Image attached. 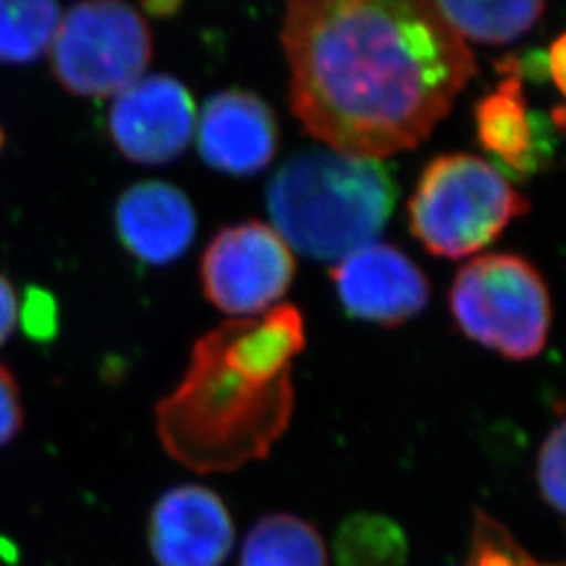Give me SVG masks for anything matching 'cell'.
<instances>
[{"instance_id":"obj_2","label":"cell","mask_w":566,"mask_h":566,"mask_svg":"<svg viewBox=\"0 0 566 566\" xmlns=\"http://www.w3.org/2000/svg\"><path fill=\"white\" fill-rule=\"evenodd\" d=\"M304 344L303 313L292 304L203 334L181 385L156 407L166 453L200 474L266 458L292 420V361Z\"/></svg>"},{"instance_id":"obj_21","label":"cell","mask_w":566,"mask_h":566,"mask_svg":"<svg viewBox=\"0 0 566 566\" xmlns=\"http://www.w3.org/2000/svg\"><path fill=\"white\" fill-rule=\"evenodd\" d=\"M18 322V298L13 285L0 275V344L9 338Z\"/></svg>"},{"instance_id":"obj_16","label":"cell","mask_w":566,"mask_h":566,"mask_svg":"<svg viewBox=\"0 0 566 566\" xmlns=\"http://www.w3.org/2000/svg\"><path fill=\"white\" fill-rule=\"evenodd\" d=\"M334 554L338 566H405L409 547L403 528L382 514H353L344 521Z\"/></svg>"},{"instance_id":"obj_4","label":"cell","mask_w":566,"mask_h":566,"mask_svg":"<svg viewBox=\"0 0 566 566\" xmlns=\"http://www.w3.org/2000/svg\"><path fill=\"white\" fill-rule=\"evenodd\" d=\"M407 210L411 233L430 254L465 259L500 240L531 202L495 164L447 154L426 166Z\"/></svg>"},{"instance_id":"obj_10","label":"cell","mask_w":566,"mask_h":566,"mask_svg":"<svg viewBox=\"0 0 566 566\" xmlns=\"http://www.w3.org/2000/svg\"><path fill=\"white\" fill-rule=\"evenodd\" d=\"M495 70L502 81L474 107L476 137L506 177L525 179L552 163L554 124L549 116L528 109L518 57L507 55L495 63Z\"/></svg>"},{"instance_id":"obj_20","label":"cell","mask_w":566,"mask_h":566,"mask_svg":"<svg viewBox=\"0 0 566 566\" xmlns=\"http://www.w3.org/2000/svg\"><path fill=\"white\" fill-rule=\"evenodd\" d=\"M21 413L20 390L11 374L0 365V447L11 443L20 432Z\"/></svg>"},{"instance_id":"obj_6","label":"cell","mask_w":566,"mask_h":566,"mask_svg":"<svg viewBox=\"0 0 566 566\" xmlns=\"http://www.w3.org/2000/svg\"><path fill=\"white\" fill-rule=\"evenodd\" d=\"M51 61L67 91L116 97L143 78L151 61V32L142 13L124 2H82L61 18Z\"/></svg>"},{"instance_id":"obj_3","label":"cell","mask_w":566,"mask_h":566,"mask_svg":"<svg viewBox=\"0 0 566 566\" xmlns=\"http://www.w3.org/2000/svg\"><path fill=\"white\" fill-rule=\"evenodd\" d=\"M397 185L382 160H364L327 147L294 154L266 187L273 229L304 256L343 261L385 229Z\"/></svg>"},{"instance_id":"obj_23","label":"cell","mask_w":566,"mask_h":566,"mask_svg":"<svg viewBox=\"0 0 566 566\" xmlns=\"http://www.w3.org/2000/svg\"><path fill=\"white\" fill-rule=\"evenodd\" d=\"M531 566H563L560 563H539V560H535Z\"/></svg>"},{"instance_id":"obj_13","label":"cell","mask_w":566,"mask_h":566,"mask_svg":"<svg viewBox=\"0 0 566 566\" xmlns=\"http://www.w3.org/2000/svg\"><path fill=\"white\" fill-rule=\"evenodd\" d=\"M116 229L126 250L154 266L181 259L196 238L198 219L189 198L172 182L143 181L122 193Z\"/></svg>"},{"instance_id":"obj_19","label":"cell","mask_w":566,"mask_h":566,"mask_svg":"<svg viewBox=\"0 0 566 566\" xmlns=\"http://www.w3.org/2000/svg\"><path fill=\"white\" fill-rule=\"evenodd\" d=\"M565 422H558L539 449L537 458V489L547 506L556 514H565Z\"/></svg>"},{"instance_id":"obj_1","label":"cell","mask_w":566,"mask_h":566,"mask_svg":"<svg viewBox=\"0 0 566 566\" xmlns=\"http://www.w3.org/2000/svg\"><path fill=\"white\" fill-rule=\"evenodd\" d=\"M282 44L292 114L327 149L364 160L426 142L476 72L424 0H296Z\"/></svg>"},{"instance_id":"obj_8","label":"cell","mask_w":566,"mask_h":566,"mask_svg":"<svg viewBox=\"0 0 566 566\" xmlns=\"http://www.w3.org/2000/svg\"><path fill=\"white\" fill-rule=\"evenodd\" d=\"M109 133L133 163H172L187 151L196 133V105L187 86L177 78L143 76L114 97Z\"/></svg>"},{"instance_id":"obj_18","label":"cell","mask_w":566,"mask_h":566,"mask_svg":"<svg viewBox=\"0 0 566 566\" xmlns=\"http://www.w3.org/2000/svg\"><path fill=\"white\" fill-rule=\"evenodd\" d=\"M533 563L535 558L506 526L483 510H476L468 566H531Z\"/></svg>"},{"instance_id":"obj_5","label":"cell","mask_w":566,"mask_h":566,"mask_svg":"<svg viewBox=\"0 0 566 566\" xmlns=\"http://www.w3.org/2000/svg\"><path fill=\"white\" fill-rule=\"evenodd\" d=\"M449 306L474 343L514 361L537 357L552 327V298L544 275L518 254H481L458 271Z\"/></svg>"},{"instance_id":"obj_14","label":"cell","mask_w":566,"mask_h":566,"mask_svg":"<svg viewBox=\"0 0 566 566\" xmlns=\"http://www.w3.org/2000/svg\"><path fill=\"white\" fill-rule=\"evenodd\" d=\"M240 566H327L319 531L285 512L266 514L250 528Z\"/></svg>"},{"instance_id":"obj_7","label":"cell","mask_w":566,"mask_h":566,"mask_svg":"<svg viewBox=\"0 0 566 566\" xmlns=\"http://www.w3.org/2000/svg\"><path fill=\"white\" fill-rule=\"evenodd\" d=\"M296 273L290 245L261 221L221 229L202 259L208 301L224 315L254 317L282 301Z\"/></svg>"},{"instance_id":"obj_17","label":"cell","mask_w":566,"mask_h":566,"mask_svg":"<svg viewBox=\"0 0 566 566\" xmlns=\"http://www.w3.org/2000/svg\"><path fill=\"white\" fill-rule=\"evenodd\" d=\"M61 9L51 0H0V61L28 63L51 49Z\"/></svg>"},{"instance_id":"obj_22","label":"cell","mask_w":566,"mask_h":566,"mask_svg":"<svg viewBox=\"0 0 566 566\" xmlns=\"http://www.w3.org/2000/svg\"><path fill=\"white\" fill-rule=\"evenodd\" d=\"M566 36L560 34L556 41L549 44L546 51L547 78L554 81V86L565 93V55H566Z\"/></svg>"},{"instance_id":"obj_9","label":"cell","mask_w":566,"mask_h":566,"mask_svg":"<svg viewBox=\"0 0 566 566\" xmlns=\"http://www.w3.org/2000/svg\"><path fill=\"white\" fill-rule=\"evenodd\" d=\"M329 275L344 311L371 324H405L430 301L422 269L390 243H365L338 261Z\"/></svg>"},{"instance_id":"obj_11","label":"cell","mask_w":566,"mask_h":566,"mask_svg":"<svg viewBox=\"0 0 566 566\" xmlns=\"http://www.w3.org/2000/svg\"><path fill=\"white\" fill-rule=\"evenodd\" d=\"M233 539L223 500L202 485L166 491L149 516V549L158 566H223Z\"/></svg>"},{"instance_id":"obj_12","label":"cell","mask_w":566,"mask_h":566,"mask_svg":"<svg viewBox=\"0 0 566 566\" xmlns=\"http://www.w3.org/2000/svg\"><path fill=\"white\" fill-rule=\"evenodd\" d=\"M280 130L271 107L254 93L229 88L212 95L198 120L203 163L235 177L261 172L277 154Z\"/></svg>"},{"instance_id":"obj_15","label":"cell","mask_w":566,"mask_h":566,"mask_svg":"<svg viewBox=\"0 0 566 566\" xmlns=\"http://www.w3.org/2000/svg\"><path fill=\"white\" fill-rule=\"evenodd\" d=\"M447 23L470 41L504 44L526 34L546 11L542 0L510 2H434Z\"/></svg>"}]
</instances>
